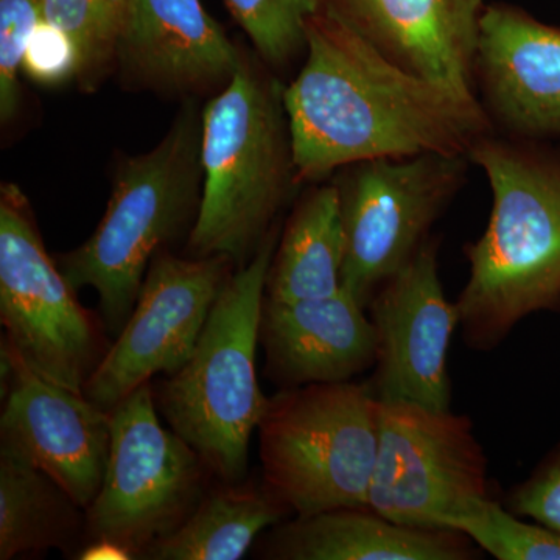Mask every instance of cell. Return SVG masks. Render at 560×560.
Masks as SVG:
<instances>
[{
  "instance_id": "1",
  "label": "cell",
  "mask_w": 560,
  "mask_h": 560,
  "mask_svg": "<svg viewBox=\"0 0 560 560\" xmlns=\"http://www.w3.org/2000/svg\"><path fill=\"white\" fill-rule=\"evenodd\" d=\"M305 54L283 91L298 184L378 158L469 156L493 132L477 95L400 68L329 7L308 21Z\"/></svg>"
},
{
  "instance_id": "18",
  "label": "cell",
  "mask_w": 560,
  "mask_h": 560,
  "mask_svg": "<svg viewBox=\"0 0 560 560\" xmlns=\"http://www.w3.org/2000/svg\"><path fill=\"white\" fill-rule=\"evenodd\" d=\"M254 552L270 560H474L481 555L459 530L411 528L370 506L294 515L271 526Z\"/></svg>"
},
{
  "instance_id": "10",
  "label": "cell",
  "mask_w": 560,
  "mask_h": 560,
  "mask_svg": "<svg viewBox=\"0 0 560 560\" xmlns=\"http://www.w3.org/2000/svg\"><path fill=\"white\" fill-rule=\"evenodd\" d=\"M378 444L368 506L399 525L448 529L488 495V459L469 416L378 400Z\"/></svg>"
},
{
  "instance_id": "16",
  "label": "cell",
  "mask_w": 560,
  "mask_h": 560,
  "mask_svg": "<svg viewBox=\"0 0 560 560\" xmlns=\"http://www.w3.org/2000/svg\"><path fill=\"white\" fill-rule=\"evenodd\" d=\"M320 2L400 68L475 94V50L485 0Z\"/></svg>"
},
{
  "instance_id": "25",
  "label": "cell",
  "mask_w": 560,
  "mask_h": 560,
  "mask_svg": "<svg viewBox=\"0 0 560 560\" xmlns=\"http://www.w3.org/2000/svg\"><path fill=\"white\" fill-rule=\"evenodd\" d=\"M43 20V0H0V116L9 121L21 103L20 70L36 25Z\"/></svg>"
},
{
  "instance_id": "3",
  "label": "cell",
  "mask_w": 560,
  "mask_h": 560,
  "mask_svg": "<svg viewBox=\"0 0 560 560\" xmlns=\"http://www.w3.org/2000/svg\"><path fill=\"white\" fill-rule=\"evenodd\" d=\"M285 88L241 62L201 116L202 194L190 231L194 257L253 259L296 186Z\"/></svg>"
},
{
  "instance_id": "17",
  "label": "cell",
  "mask_w": 560,
  "mask_h": 560,
  "mask_svg": "<svg viewBox=\"0 0 560 560\" xmlns=\"http://www.w3.org/2000/svg\"><path fill=\"white\" fill-rule=\"evenodd\" d=\"M117 57L168 90L230 83L243 60L200 0H130Z\"/></svg>"
},
{
  "instance_id": "23",
  "label": "cell",
  "mask_w": 560,
  "mask_h": 560,
  "mask_svg": "<svg viewBox=\"0 0 560 560\" xmlns=\"http://www.w3.org/2000/svg\"><path fill=\"white\" fill-rule=\"evenodd\" d=\"M130 0H43V20L75 47L79 77L92 79L117 54Z\"/></svg>"
},
{
  "instance_id": "11",
  "label": "cell",
  "mask_w": 560,
  "mask_h": 560,
  "mask_svg": "<svg viewBox=\"0 0 560 560\" xmlns=\"http://www.w3.org/2000/svg\"><path fill=\"white\" fill-rule=\"evenodd\" d=\"M234 261L224 256L179 259L161 250L138 302L83 394L110 411L154 375H173L197 348Z\"/></svg>"
},
{
  "instance_id": "15",
  "label": "cell",
  "mask_w": 560,
  "mask_h": 560,
  "mask_svg": "<svg viewBox=\"0 0 560 560\" xmlns=\"http://www.w3.org/2000/svg\"><path fill=\"white\" fill-rule=\"evenodd\" d=\"M366 312L346 289L315 300L265 296V375L280 389L353 381L377 360V335Z\"/></svg>"
},
{
  "instance_id": "2",
  "label": "cell",
  "mask_w": 560,
  "mask_h": 560,
  "mask_svg": "<svg viewBox=\"0 0 560 560\" xmlns=\"http://www.w3.org/2000/svg\"><path fill=\"white\" fill-rule=\"evenodd\" d=\"M469 160L486 173L492 209L466 250L456 307L464 341L489 350L526 316L560 308V142L490 132Z\"/></svg>"
},
{
  "instance_id": "22",
  "label": "cell",
  "mask_w": 560,
  "mask_h": 560,
  "mask_svg": "<svg viewBox=\"0 0 560 560\" xmlns=\"http://www.w3.org/2000/svg\"><path fill=\"white\" fill-rule=\"evenodd\" d=\"M447 528L466 534L481 551L499 560H560L559 534L523 521L489 497L469 501Z\"/></svg>"
},
{
  "instance_id": "9",
  "label": "cell",
  "mask_w": 560,
  "mask_h": 560,
  "mask_svg": "<svg viewBox=\"0 0 560 560\" xmlns=\"http://www.w3.org/2000/svg\"><path fill=\"white\" fill-rule=\"evenodd\" d=\"M471 164L463 154L378 158L342 167V289L368 308L375 291L430 237Z\"/></svg>"
},
{
  "instance_id": "14",
  "label": "cell",
  "mask_w": 560,
  "mask_h": 560,
  "mask_svg": "<svg viewBox=\"0 0 560 560\" xmlns=\"http://www.w3.org/2000/svg\"><path fill=\"white\" fill-rule=\"evenodd\" d=\"M474 80L493 132L560 142V27L508 3L486 5Z\"/></svg>"
},
{
  "instance_id": "4",
  "label": "cell",
  "mask_w": 560,
  "mask_h": 560,
  "mask_svg": "<svg viewBox=\"0 0 560 560\" xmlns=\"http://www.w3.org/2000/svg\"><path fill=\"white\" fill-rule=\"evenodd\" d=\"M278 242L275 226L253 259L224 282L187 363L153 386L162 418L221 482L245 480L250 438L270 401L257 377V346Z\"/></svg>"
},
{
  "instance_id": "27",
  "label": "cell",
  "mask_w": 560,
  "mask_h": 560,
  "mask_svg": "<svg viewBox=\"0 0 560 560\" xmlns=\"http://www.w3.org/2000/svg\"><path fill=\"white\" fill-rule=\"evenodd\" d=\"M22 68L33 79L55 83L79 75V58L72 40L60 28L40 20L25 50Z\"/></svg>"
},
{
  "instance_id": "20",
  "label": "cell",
  "mask_w": 560,
  "mask_h": 560,
  "mask_svg": "<svg viewBox=\"0 0 560 560\" xmlns=\"http://www.w3.org/2000/svg\"><path fill=\"white\" fill-rule=\"evenodd\" d=\"M345 231L335 184L308 191L280 235L265 296L276 301L315 300L342 289Z\"/></svg>"
},
{
  "instance_id": "7",
  "label": "cell",
  "mask_w": 560,
  "mask_h": 560,
  "mask_svg": "<svg viewBox=\"0 0 560 560\" xmlns=\"http://www.w3.org/2000/svg\"><path fill=\"white\" fill-rule=\"evenodd\" d=\"M109 412L108 466L84 511L77 559H142L190 517L215 478L191 445L162 427L151 382Z\"/></svg>"
},
{
  "instance_id": "19",
  "label": "cell",
  "mask_w": 560,
  "mask_h": 560,
  "mask_svg": "<svg viewBox=\"0 0 560 560\" xmlns=\"http://www.w3.org/2000/svg\"><path fill=\"white\" fill-rule=\"evenodd\" d=\"M264 478L209 489L178 529L154 541L143 560H237L261 533L290 515Z\"/></svg>"
},
{
  "instance_id": "5",
  "label": "cell",
  "mask_w": 560,
  "mask_h": 560,
  "mask_svg": "<svg viewBox=\"0 0 560 560\" xmlns=\"http://www.w3.org/2000/svg\"><path fill=\"white\" fill-rule=\"evenodd\" d=\"M201 119L178 117L156 149L121 164L105 215L94 234L60 259L73 290L91 287L110 337L124 329L154 257L200 210Z\"/></svg>"
},
{
  "instance_id": "21",
  "label": "cell",
  "mask_w": 560,
  "mask_h": 560,
  "mask_svg": "<svg viewBox=\"0 0 560 560\" xmlns=\"http://www.w3.org/2000/svg\"><path fill=\"white\" fill-rule=\"evenodd\" d=\"M86 512L31 464L0 452V559L43 555L58 548L79 558Z\"/></svg>"
},
{
  "instance_id": "13",
  "label": "cell",
  "mask_w": 560,
  "mask_h": 560,
  "mask_svg": "<svg viewBox=\"0 0 560 560\" xmlns=\"http://www.w3.org/2000/svg\"><path fill=\"white\" fill-rule=\"evenodd\" d=\"M3 410L0 452L57 481L84 511L97 497L108 466L110 412L40 377L2 337Z\"/></svg>"
},
{
  "instance_id": "12",
  "label": "cell",
  "mask_w": 560,
  "mask_h": 560,
  "mask_svg": "<svg viewBox=\"0 0 560 560\" xmlns=\"http://www.w3.org/2000/svg\"><path fill=\"white\" fill-rule=\"evenodd\" d=\"M440 243L427 238L368 305L377 335L371 386L378 400L451 410L448 348L459 312L444 293Z\"/></svg>"
},
{
  "instance_id": "26",
  "label": "cell",
  "mask_w": 560,
  "mask_h": 560,
  "mask_svg": "<svg viewBox=\"0 0 560 560\" xmlns=\"http://www.w3.org/2000/svg\"><path fill=\"white\" fill-rule=\"evenodd\" d=\"M510 511L547 526L560 536V445L512 490Z\"/></svg>"
},
{
  "instance_id": "24",
  "label": "cell",
  "mask_w": 560,
  "mask_h": 560,
  "mask_svg": "<svg viewBox=\"0 0 560 560\" xmlns=\"http://www.w3.org/2000/svg\"><path fill=\"white\" fill-rule=\"evenodd\" d=\"M265 61L289 65L305 50L308 21L320 0H224Z\"/></svg>"
},
{
  "instance_id": "8",
  "label": "cell",
  "mask_w": 560,
  "mask_h": 560,
  "mask_svg": "<svg viewBox=\"0 0 560 560\" xmlns=\"http://www.w3.org/2000/svg\"><path fill=\"white\" fill-rule=\"evenodd\" d=\"M47 254L27 198L16 186L0 197V320L18 355L47 381L75 393L110 348L102 318Z\"/></svg>"
},
{
  "instance_id": "6",
  "label": "cell",
  "mask_w": 560,
  "mask_h": 560,
  "mask_svg": "<svg viewBox=\"0 0 560 560\" xmlns=\"http://www.w3.org/2000/svg\"><path fill=\"white\" fill-rule=\"evenodd\" d=\"M371 383L280 389L259 423L261 478L294 515L368 506L378 444Z\"/></svg>"
}]
</instances>
